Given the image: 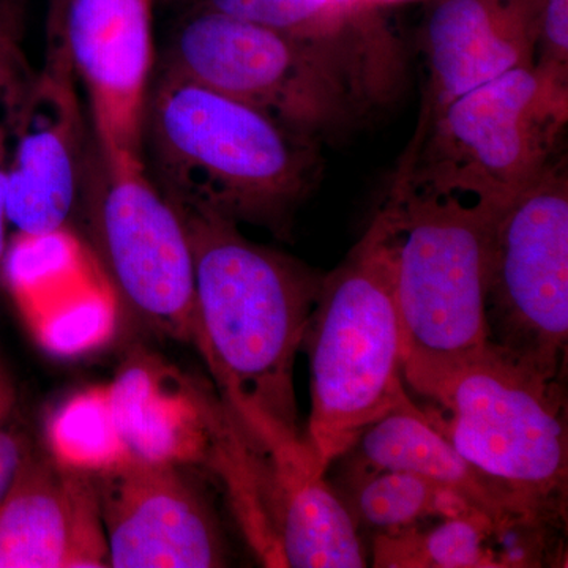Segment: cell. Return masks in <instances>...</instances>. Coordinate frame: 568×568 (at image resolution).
<instances>
[{"mask_svg":"<svg viewBox=\"0 0 568 568\" xmlns=\"http://www.w3.org/2000/svg\"><path fill=\"white\" fill-rule=\"evenodd\" d=\"M7 2H9V0H0V11L7 6Z\"/></svg>","mask_w":568,"mask_h":568,"instance_id":"83f0119b","label":"cell"},{"mask_svg":"<svg viewBox=\"0 0 568 568\" xmlns=\"http://www.w3.org/2000/svg\"><path fill=\"white\" fill-rule=\"evenodd\" d=\"M93 478L110 567L227 566L219 518L181 466L129 458Z\"/></svg>","mask_w":568,"mask_h":568,"instance_id":"7c38bea8","label":"cell"},{"mask_svg":"<svg viewBox=\"0 0 568 568\" xmlns=\"http://www.w3.org/2000/svg\"><path fill=\"white\" fill-rule=\"evenodd\" d=\"M488 343L560 379L568 342V178L558 160L496 212L489 248Z\"/></svg>","mask_w":568,"mask_h":568,"instance_id":"9c48e42d","label":"cell"},{"mask_svg":"<svg viewBox=\"0 0 568 568\" xmlns=\"http://www.w3.org/2000/svg\"><path fill=\"white\" fill-rule=\"evenodd\" d=\"M81 246L69 233L14 235L0 275L44 349L74 357L103 346L118 327L119 302L99 261L84 271Z\"/></svg>","mask_w":568,"mask_h":568,"instance_id":"4fadbf2b","label":"cell"},{"mask_svg":"<svg viewBox=\"0 0 568 568\" xmlns=\"http://www.w3.org/2000/svg\"><path fill=\"white\" fill-rule=\"evenodd\" d=\"M156 0H50L47 43L69 59L93 142L111 166L145 164L142 123L155 73Z\"/></svg>","mask_w":568,"mask_h":568,"instance_id":"30bf717a","label":"cell"},{"mask_svg":"<svg viewBox=\"0 0 568 568\" xmlns=\"http://www.w3.org/2000/svg\"><path fill=\"white\" fill-rule=\"evenodd\" d=\"M536 67L556 84L568 88V0H545Z\"/></svg>","mask_w":568,"mask_h":568,"instance_id":"603a6c76","label":"cell"},{"mask_svg":"<svg viewBox=\"0 0 568 568\" xmlns=\"http://www.w3.org/2000/svg\"><path fill=\"white\" fill-rule=\"evenodd\" d=\"M500 540L491 523L476 514L446 517L435 528H410L379 534L373 549V566L398 568L504 567L489 547Z\"/></svg>","mask_w":568,"mask_h":568,"instance_id":"ac0fdd59","label":"cell"},{"mask_svg":"<svg viewBox=\"0 0 568 568\" xmlns=\"http://www.w3.org/2000/svg\"><path fill=\"white\" fill-rule=\"evenodd\" d=\"M567 119L568 88L536 65L508 71L414 134L394 186L503 211L555 163Z\"/></svg>","mask_w":568,"mask_h":568,"instance_id":"52a82bcc","label":"cell"},{"mask_svg":"<svg viewBox=\"0 0 568 568\" xmlns=\"http://www.w3.org/2000/svg\"><path fill=\"white\" fill-rule=\"evenodd\" d=\"M386 204L395 223L403 376L417 395L435 402L488 346L485 305L496 212L395 186Z\"/></svg>","mask_w":568,"mask_h":568,"instance_id":"5b68a950","label":"cell"},{"mask_svg":"<svg viewBox=\"0 0 568 568\" xmlns=\"http://www.w3.org/2000/svg\"><path fill=\"white\" fill-rule=\"evenodd\" d=\"M106 534L91 474L31 458L0 506V568H103Z\"/></svg>","mask_w":568,"mask_h":568,"instance_id":"9a60e30c","label":"cell"},{"mask_svg":"<svg viewBox=\"0 0 568 568\" xmlns=\"http://www.w3.org/2000/svg\"><path fill=\"white\" fill-rule=\"evenodd\" d=\"M47 440L59 465L91 476L132 458L115 424L108 384L67 399L48 422Z\"/></svg>","mask_w":568,"mask_h":568,"instance_id":"ffe728a7","label":"cell"},{"mask_svg":"<svg viewBox=\"0 0 568 568\" xmlns=\"http://www.w3.org/2000/svg\"><path fill=\"white\" fill-rule=\"evenodd\" d=\"M544 7L545 0H432L422 31L428 80L416 133L463 93L536 65Z\"/></svg>","mask_w":568,"mask_h":568,"instance_id":"5bb4252c","label":"cell"},{"mask_svg":"<svg viewBox=\"0 0 568 568\" xmlns=\"http://www.w3.org/2000/svg\"><path fill=\"white\" fill-rule=\"evenodd\" d=\"M349 452L355 454L354 469L402 470L426 478L491 523L500 540L519 536L541 560L556 544L534 529L518 507L448 443L409 395L369 425Z\"/></svg>","mask_w":568,"mask_h":568,"instance_id":"2e32d148","label":"cell"},{"mask_svg":"<svg viewBox=\"0 0 568 568\" xmlns=\"http://www.w3.org/2000/svg\"><path fill=\"white\" fill-rule=\"evenodd\" d=\"M368 7L335 0H194L190 9L216 11L291 36L324 37L346 31Z\"/></svg>","mask_w":568,"mask_h":568,"instance_id":"7402d4cb","label":"cell"},{"mask_svg":"<svg viewBox=\"0 0 568 568\" xmlns=\"http://www.w3.org/2000/svg\"><path fill=\"white\" fill-rule=\"evenodd\" d=\"M31 458L20 437L0 429V506L13 493Z\"/></svg>","mask_w":568,"mask_h":568,"instance_id":"cb8c5ba5","label":"cell"},{"mask_svg":"<svg viewBox=\"0 0 568 568\" xmlns=\"http://www.w3.org/2000/svg\"><path fill=\"white\" fill-rule=\"evenodd\" d=\"M130 457L153 465L207 466L213 395L152 355L129 358L108 384Z\"/></svg>","mask_w":568,"mask_h":568,"instance_id":"e0dca14e","label":"cell"},{"mask_svg":"<svg viewBox=\"0 0 568 568\" xmlns=\"http://www.w3.org/2000/svg\"><path fill=\"white\" fill-rule=\"evenodd\" d=\"M192 245L196 347L223 402L245 428L306 448L294 365L323 275L250 241L239 224L179 212Z\"/></svg>","mask_w":568,"mask_h":568,"instance_id":"7a4b0ae2","label":"cell"},{"mask_svg":"<svg viewBox=\"0 0 568 568\" xmlns=\"http://www.w3.org/2000/svg\"><path fill=\"white\" fill-rule=\"evenodd\" d=\"M171 2H183V3H190V6H192L194 0H171Z\"/></svg>","mask_w":568,"mask_h":568,"instance_id":"4316f807","label":"cell"},{"mask_svg":"<svg viewBox=\"0 0 568 568\" xmlns=\"http://www.w3.org/2000/svg\"><path fill=\"white\" fill-rule=\"evenodd\" d=\"M69 59L47 43L22 100L7 183V220L14 235L69 231L80 207L93 148L88 108Z\"/></svg>","mask_w":568,"mask_h":568,"instance_id":"8fae6325","label":"cell"},{"mask_svg":"<svg viewBox=\"0 0 568 568\" xmlns=\"http://www.w3.org/2000/svg\"><path fill=\"white\" fill-rule=\"evenodd\" d=\"M33 71L24 50V2L9 0L0 11V265L9 246L7 183L11 145Z\"/></svg>","mask_w":568,"mask_h":568,"instance_id":"44dd1931","label":"cell"},{"mask_svg":"<svg viewBox=\"0 0 568 568\" xmlns=\"http://www.w3.org/2000/svg\"><path fill=\"white\" fill-rule=\"evenodd\" d=\"M142 153L179 212L212 213L282 239L324 170L320 142L163 67L145 102Z\"/></svg>","mask_w":568,"mask_h":568,"instance_id":"3957f363","label":"cell"},{"mask_svg":"<svg viewBox=\"0 0 568 568\" xmlns=\"http://www.w3.org/2000/svg\"><path fill=\"white\" fill-rule=\"evenodd\" d=\"M362 2L366 3V6L379 7L388 6V3L407 2V0H362Z\"/></svg>","mask_w":568,"mask_h":568,"instance_id":"d4e9b609","label":"cell"},{"mask_svg":"<svg viewBox=\"0 0 568 568\" xmlns=\"http://www.w3.org/2000/svg\"><path fill=\"white\" fill-rule=\"evenodd\" d=\"M349 500L354 521L381 534L417 528L433 517L474 514L450 493L402 470L354 469Z\"/></svg>","mask_w":568,"mask_h":568,"instance_id":"d6986e66","label":"cell"},{"mask_svg":"<svg viewBox=\"0 0 568 568\" xmlns=\"http://www.w3.org/2000/svg\"><path fill=\"white\" fill-rule=\"evenodd\" d=\"M159 67L226 93L324 144L361 130L398 95L399 40L376 7L346 31L298 37L190 9Z\"/></svg>","mask_w":568,"mask_h":568,"instance_id":"6da1fadb","label":"cell"},{"mask_svg":"<svg viewBox=\"0 0 568 568\" xmlns=\"http://www.w3.org/2000/svg\"><path fill=\"white\" fill-rule=\"evenodd\" d=\"M80 209L119 302L155 331L196 345L189 233L145 164L111 166L93 142Z\"/></svg>","mask_w":568,"mask_h":568,"instance_id":"ba28073f","label":"cell"},{"mask_svg":"<svg viewBox=\"0 0 568 568\" xmlns=\"http://www.w3.org/2000/svg\"><path fill=\"white\" fill-rule=\"evenodd\" d=\"M424 410L459 454L551 540L567 528L568 435L560 379L489 345Z\"/></svg>","mask_w":568,"mask_h":568,"instance_id":"8992f818","label":"cell"},{"mask_svg":"<svg viewBox=\"0 0 568 568\" xmlns=\"http://www.w3.org/2000/svg\"><path fill=\"white\" fill-rule=\"evenodd\" d=\"M305 343L312 414L305 447L317 473L406 398L395 294V223L383 205L345 261L323 275Z\"/></svg>","mask_w":568,"mask_h":568,"instance_id":"277c9868","label":"cell"},{"mask_svg":"<svg viewBox=\"0 0 568 568\" xmlns=\"http://www.w3.org/2000/svg\"><path fill=\"white\" fill-rule=\"evenodd\" d=\"M335 2L347 3V6H354V3H364L362 0H335Z\"/></svg>","mask_w":568,"mask_h":568,"instance_id":"484cf974","label":"cell"}]
</instances>
